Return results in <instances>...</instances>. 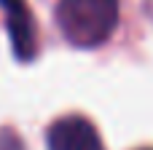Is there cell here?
<instances>
[{
	"mask_svg": "<svg viewBox=\"0 0 153 150\" xmlns=\"http://www.w3.org/2000/svg\"><path fill=\"white\" fill-rule=\"evenodd\" d=\"M118 24V0H59L56 27L75 48L102 46Z\"/></svg>",
	"mask_w": 153,
	"mask_h": 150,
	"instance_id": "6da1fadb",
	"label": "cell"
},
{
	"mask_svg": "<svg viewBox=\"0 0 153 150\" xmlns=\"http://www.w3.org/2000/svg\"><path fill=\"white\" fill-rule=\"evenodd\" d=\"M0 8L5 13L13 56L19 62H32L38 56V35H35V19L30 5L24 0H0Z\"/></svg>",
	"mask_w": 153,
	"mask_h": 150,
	"instance_id": "7a4b0ae2",
	"label": "cell"
},
{
	"mask_svg": "<svg viewBox=\"0 0 153 150\" xmlns=\"http://www.w3.org/2000/svg\"><path fill=\"white\" fill-rule=\"evenodd\" d=\"M46 140L48 150H105L94 123L81 115H65L54 121Z\"/></svg>",
	"mask_w": 153,
	"mask_h": 150,
	"instance_id": "3957f363",
	"label": "cell"
},
{
	"mask_svg": "<svg viewBox=\"0 0 153 150\" xmlns=\"http://www.w3.org/2000/svg\"><path fill=\"white\" fill-rule=\"evenodd\" d=\"M0 150H24V142H22V137L13 129L3 126L0 129Z\"/></svg>",
	"mask_w": 153,
	"mask_h": 150,
	"instance_id": "277c9868",
	"label": "cell"
}]
</instances>
